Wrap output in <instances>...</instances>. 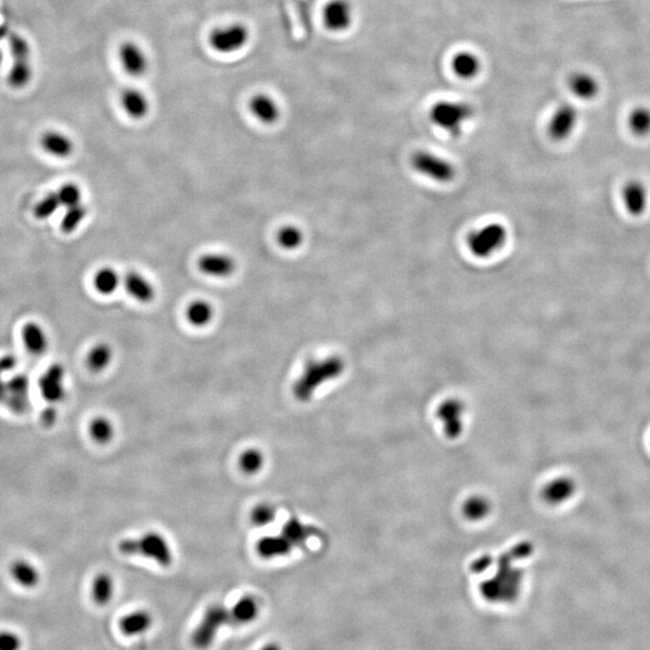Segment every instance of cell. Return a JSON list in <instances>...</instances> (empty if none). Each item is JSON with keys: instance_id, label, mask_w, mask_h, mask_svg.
<instances>
[{"instance_id": "cell-1", "label": "cell", "mask_w": 650, "mask_h": 650, "mask_svg": "<svg viewBox=\"0 0 650 650\" xmlns=\"http://www.w3.org/2000/svg\"><path fill=\"white\" fill-rule=\"evenodd\" d=\"M343 370L341 358L330 357L323 360L309 361L306 365L302 376L297 378L293 387L294 397L302 402L311 400L314 392L325 382L338 376Z\"/></svg>"}, {"instance_id": "cell-2", "label": "cell", "mask_w": 650, "mask_h": 650, "mask_svg": "<svg viewBox=\"0 0 650 650\" xmlns=\"http://www.w3.org/2000/svg\"><path fill=\"white\" fill-rule=\"evenodd\" d=\"M119 549L124 555H141L153 560L160 566H169L172 563L170 546L167 539L157 532H147L141 537L121 541Z\"/></svg>"}, {"instance_id": "cell-3", "label": "cell", "mask_w": 650, "mask_h": 650, "mask_svg": "<svg viewBox=\"0 0 650 650\" xmlns=\"http://www.w3.org/2000/svg\"><path fill=\"white\" fill-rule=\"evenodd\" d=\"M473 107L460 101H440L431 107L430 119L437 127L448 131L452 136H459L465 122L473 117Z\"/></svg>"}, {"instance_id": "cell-4", "label": "cell", "mask_w": 650, "mask_h": 650, "mask_svg": "<svg viewBox=\"0 0 650 650\" xmlns=\"http://www.w3.org/2000/svg\"><path fill=\"white\" fill-rule=\"evenodd\" d=\"M507 241V230L502 224L492 223L472 231L468 236V250L475 257L487 258L501 250Z\"/></svg>"}, {"instance_id": "cell-5", "label": "cell", "mask_w": 650, "mask_h": 650, "mask_svg": "<svg viewBox=\"0 0 650 650\" xmlns=\"http://www.w3.org/2000/svg\"><path fill=\"white\" fill-rule=\"evenodd\" d=\"M229 624V611L222 605H214L207 608L202 622L192 634V643L197 649L210 648L219 629Z\"/></svg>"}, {"instance_id": "cell-6", "label": "cell", "mask_w": 650, "mask_h": 650, "mask_svg": "<svg viewBox=\"0 0 650 650\" xmlns=\"http://www.w3.org/2000/svg\"><path fill=\"white\" fill-rule=\"evenodd\" d=\"M411 164L417 172L437 182H449L456 177V167L452 162L431 152H416L411 158Z\"/></svg>"}, {"instance_id": "cell-7", "label": "cell", "mask_w": 650, "mask_h": 650, "mask_svg": "<svg viewBox=\"0 0 650 650\" xmlns=\"http://www.w3.org/2000/svg\"><path fill=\"white\" fill-rule=\"evenodd\" d=\"M250 40V31L241 23L228 24L214 29L209 41L211 48L219 53H234L246 46Z\"/></svg>"}, {"instance_id": "cell-8", "label": "cell", "mask_w": 650, "mask_h": 650, "mask_svg": "<svg viewBox=\"0 0 650 650\" xmlns=\"http://www.w3.org/2000/svg\"><path fill=\"white\" fill-rule=\"evenodd\" d=\"M41 397L48 404L57 406L67 397L65 369L60 363H55L45 371L39 380Z\"/></svg>"}, {"instance_id": "cell-9", "label": "cell", "mask_w": 650, "mask_h": 650, "mask_svg": "<svg viewBox=\"0 0 650 650\" xmlns=\"http://www.w3.org/2000/svg\"><path fill=\"white\" fill-rule=\"evenodd\" d=\"M578 111L571 104L560 105L551 116L548 124V133L555 141H563L571 136L577 127Z\"/></svg>"}, {"instance_id": "cell-10", "label": "cell", "mask_w": 650, "mask_h": 650, "mask_svg": "<svg viewBox=\"0 0 650 650\" xmlns=\"http://www.w3.org/2000/svg\"><path fill=\"white\" fill-rule=\"evenodd\" d=\"M622 198L627 214L634 217H641L646 214L649 205V193L644 183L639 180H631L625 183L622 187Z\"/></svg>"}, {"instance_id": "cell-11", "label": "cell", "mask_w": 650, "mask_h": 650, "mask_svg": "<svg viewBox=\"0 0 650 650\" xmlns=\"http://www.w3.org/2000/svg\"><path fill=\"white\" fill-rule=\"evenodd\" d=\"M353 20V10L348 0H331L325 5L323 21L331 32H343Z\"/></svg>"}, {"instance_id": "cell-12", "label": "cell", "mask_w": 650, "mask_h": 650, "mask_svg": "<svg viewBox=\"0 0 650 650\" xmlns=\"http://www.w3.org/2000/svg\"><path fill=\"white\" fill-rule=\"evenodd\" d=\"M12 412L23 414L29 407V378L20 373L6 381V400Z\"/></svg>"}, {"instance_id": "cell-13", "label": "cell", "mask_w": 650, "mask_h": 650, "mask_svg": "<svg viewBox=\"0 0 650 650\" xmlns=\"http://www.w3.org/2000/svg\"><path fill=\"white\" fill-rule=\"evenodd\" d=\"M198 268L202 274L211 277H228L234 274L236 262L228 254L209 253L199 258Z\"/></svg>"}, {"instance_id": "cell-14", "label": "cell", "mask_w": 650, "mask_h": 650, "mask_svg": "<svg viewBox=\"0 0 650 650\" xmlns=\"http://www.w3.org/2000/svg\"><path fill=\"white\" fill-rule=\"evenodd\" d=\"M119 60L124 70L131 76H143L148 69V58L139 45L124 43L119 48Z\"/></svg>"}, {"instance_id": "cell-15", "label": "cell", "mask_w": 650, "mask_h": 650, "mask_svg": "<svg viewBox=\"0 0 650 650\" xmlns=\"http://www.w3.org/2000/svg\"><path fill=\"white\" fill-rule=\"evenodd\" d=\"M293 544L282 535L264 536L259 539L255 551L263 559H275L290 554L293 551Z\"/></svg>"}, {"instance_id": "cell-16", "label": "cell", "mask_w": 650, "mask_h": 650, "mask_svg": "<svg viewBox=\"0 0 650 650\" xmlns=\"http://www.w3.org/2000/svg\"><path fill=\"white\" fill-rule=\"evenodd\" d=\"M250 110L255 119L262 123L272 124L280 119V107L274 98L259 93L250 100Z\"/></svg>"}, {"instance_id": "cell-17", "label": "cell", "mask_w": 650, "mask_h": 650, "mask_svg": "<svg viewBox=\"0 0 650 650\" xmlns=\"http://www.w3.org/2000/svg\"><path fill=\"white\" fill-rule=\"evenodd\" d=\"M124 287L129 295L134 297L136 302L148 304L155 299V287L152 286L151 282L148 281L145 276L136 271L128 272L127 276L124 278Z\"/></svg>"}, {"instance_id": "cell-18", "label": "cell", "mask_w": 650, "mask_h": 650, "mask_svg": "<svg viewBox=\"0 0 650 650\" xmlns=\"http://www.w3.org/2000/svg\"><path fill=\"white\" fill-rule=\"evenodd\" d=\"M22 340L24 347L33 356H43L48 348V335L41 325L35 321L24 324L22 329Z\"/></svg>"}, {"instance_id": "cell-19", "label": "cell", "mask_w": 650, "mask_h": 650, "mask_svg": "<svg viewBox=\"0 0 650 650\" xmlns=\"http://www.w3.org/2000/svg\"><path fill=\"white\" fill-rule=\"evenodd\" d=\"M41 146L48 153L58 158H67L74 151L72 139L60 131H46L41 138Z\"/></svg>"}, {"instance_id": "cell-20", "label": "cell", "mask_w": 650, "mask_h": 650, "mask_svg": "<svg viewBox=\"0 0 650 650\" xmlns=\"http://www.w3.org/2000/svg\"><path fill=\"white\" fill-rule=\"evenodd\" d=\"M121 104L124 111L131 119H141L150 111V101L143 92L138 89H126L121 96Z\"/></svg>"}, {"instance_id": "cell-21", "label": "cell", "mask_w": 650, "mask_h": 650, "mask_svg": "<svg viewBox=\"0 0 650 650\" xmlns=\"http://www.w3.org/2000/svg\"><path fill=\"white\" fill-rule=\"evenodd\" d=\"M259 607L257 600L253 596L246 595L229 611V624L233 625H246L255 620L258 617Z\"/></svg>"}, {"instance_id": "cell-22", "label": "cell", "mask_w": 650, "mask_h": 650, "mask_svg": "<svg viewBox=\"0 0 650 650\" xmlns=\"http://www.w3.org/2000/svg\"><path fill=\"white\" fill-rule=\"evenodd\" d=\"M568 87L579 99L590 100L599 94V82L587 72H575L568 79Z\"/></svg>"}, {"instance_id": "cell-23", "label": "cell", "mask_w": 650, "mask_h": 650, "mask_svg": "<svg viewBox=\"0 0 650 650\" xmlns=\"http://www.w3.org/2000/svg\"><path fill=\"white\" fill-rule=\"evenodd\" d=\"M12 578L24 589H34L40 583V572L28 560H16L10 568Z\"/></svg>"}, {"instance_id": "cell-24", "label": "cell", "mask_w": 650, "mask_h": 650, "mask_svg": "<svg viewBox=\"0 0 650 650\" xmlns=\"http://www.w3.org/2000/svg\"><path fill=\"white\" fill-rule=\"evenodd\" d=\"M151 625V615L146 611L131 612L119 620V630L128 637L145 634Z\"/></svg>"}, {"instance_id": "cell-25", "label": "cell", "mask_w": 650, "mask_h": 650, "mask_svg": "<svg viewBox=\"0 0 650 650\" xmlns=\"http://www.w3.org/2000/svg\"><path fill=\"white\" fill-rule=\"evenodd\" d=\"M91 593L92 599L98 606L110 603L115 593V583L111 575L106 572L98 573L92 582Z\"/></svg>"}, {"instance_id": "cell-26", "label": "cell", "mask_w": 650, "mask_h": 650, "mask_svg": "<svg viewBox=\"0 0 650 650\" xmlns=\"http://www.w3.org/2000/svg\"><path fill=\"white\" fill-rule=\"evenodd\" d=\"M314 529L302 523L297 518H290L282 527V535L285 536L293 547L304 546L314 536Z\"/></svg>"}, {"instance_id": "cell-27", "label": "cell", "mask_w": 650, "mask_h": 650, "mask_svg": "<svg viewBox=\"0 0 650 650\" xmlns=\"http://www.w3.org/2000/svg\"><path fill=\"white\" fill-rule=\"evenodd\" d=\"M452 69L460 79H473L480 72V62L471 52H460L453 58Z\"/></svg>"}, {"instance_id": "cell-28", "label": "cell", "mask_w": 650, "mask_h": 650, "mask_svg": "<svg viewBox=\"0 0 650 650\" xmlns=\"http://www.w3.org/2000/svg\"><path fill=\"white\" fill-rule=\"evenodd\" d=\"M114 352L110 345L105 342H99L88 352L87 368L89 371L94 373H103L104 370L111 364Z\"/></svg>"}, {"instance_id": "cell-29", "label": "cell", "mask_w": 650, "mask_h": 650, "mask_svg": "<svg viewBox=\"0 0 650 650\" xmlns=\"http://www.w3.org/2000/svg\"><path fill=\"white\" fill-rule=\"evenodd\" d=\"M89 436L98 444H107L115 436V426L107 417H94L88 426Z\"/></svg>"}, {"instance_id": "cell-30", "label": "cell", "mask_w": 650, "mask_h": 650, "mask_svg": "<svg viewBox=\"0 0 650 650\" xmlns=\"http://www.w3.org/2000/svg\"><path fill=\"white\" fill-rule=\"evenodd\" d=\"M187 319L194 326H205L214 318V307L205 300L192 302L186 311Z\"/></svg>"}, {"instance_id": "cell-31", "label": "cell", "mask_w": 650, "mask_h": 650, "mask_svg": "<svg viewBox=\"0 0 650 650\" xmlns=\"http://www.w3.org/2000/svg\"><path fill=\"white\" fill-rule=\"evenodd\" d=\"M121 283L119 275L112 268H101L97 271L93 277V285L97 292L103 295H111L115 293Z\"/></svg>"}, {"instance_id": "cell-32", "label": "cell", "mask_w": 650, "mask_h": 650, "mask_svg": "<svg viewBox=\"0 0 650 650\" xmlns=\"http://www.w3.org/2000/svg\"><path fill=\"white\" fill-rule=\"evenodd\" d=\"M238 466L246 475H255L264 466V456L259 449H246L238 458Z\"/></svg>"}, {"instance_id": "cell-33", "label": "cell", "mask_w": 650, "mask_h": 650, "mask_svg": "<svg viewBox=\"0 0 650 650\" xmlns=\"http://www.w3.org/2000/svg\"><path fill=\"white\" fill-rule=\"evenodd\" d=\"M629 127L637 136L650 134V110L646 107H637L629 117Z\"/></svg>"}, {"instance_id": "cell-34", "label": "cell", "mask_w": 650, "mask_h": 650, "mask_svg": "<svg viewBox=\"0 0 650 650\" xmlns=\"http://www.w3.org/2000/svg\"><path fill=\"white\" fill-rule=\"evenodd\" d=\"M302 241H304V234L297 226H282L281 229L278 230V245L285 250H297V247L302 246Z\"/></svg>"}, {"instance_id": "cell-35", "label": "cell", "mask_w": 650, "mask_h": 650, "mask_svg": "<svg viewBox=\"0 0 650 650\" xmlns=\"http://www.w3.org/2000/svg\"><path fill=\"white\" fill-rule=\"evenodd\" d=\"M32 79V67L29 60H15L12 70L9 74V82L12 87L22 88Z\"/></svg>"}, {"instance_id": "cell-36", "label": "cell", "mask_w": 650, "mask_h": 650, "mask_svg": "<svg viewBox=\"0 0 650 650\" xmlns=\"http://www.w3.org/2000/svg\"><path fill=\"white\" fill-rule=\"evenodd\" d=\"M86 214H87V210L81 204L76 205V206L67 207V211L64 214L62 223H60V228H62L65 234H70L84 221Z\"/></svg>"}, {"instance_id": "cell-37", "label": "cell", "mask_w": 650, "mask_h": 650, "mask_svg": "<svg viewBox=\"0 0 650 650\" xmlns=\"http://www.w3.org/2000/svg\"><path fill=\"white\" fill-rule=\"evenodd\" d=\"M60 206V199L57 197V193H50L44 199H41L36 204L34 209V216L38 219H48L55 214L58 207Z\"/></svg>"}, {"instance_id": "cell-38", "label": "cell", "mask_w": 650, "mask_h": 650, "mask_svg": "<svg viewBox=\"0 0 650 650\" xmlns=\"http://www.w3.org/2000/svg\"><path fill=\"white\" fill-rule=\"evenodd\" d=\"M57 197L60 199V205H63L65 207H72L81 204L82 192L75 183H67V184L60 187V191L57 193Z\"/></svg>"}, {"instance_id": "cell-39", "label": "cell", "mask_w": 650, "mask_h": 650, "mask_svg": "<svg viewBox=\"0 0 650 650\" xmlns=\"http://www.w3.org/2000/svg\"><path fill=\"white\" fill-rule=\"evenodd\" d=\"M276 518V509L269 504H260L250 512V520L257 527H266Z\"/></svg>"}, {"instance_id": "cell-40", "label": "cell", "mask_w": 650, "mask_h": 650, "mask_svg": "<svg viewBox=\"0 0 650 650\" xmlns=\"http://www.w3.org/2000/svg\"><path fill=\"white\" fill-rule=\"evenodd\" d=\"M22 639L13 631L0 630V650H21Z\"/></svg>"}, {"instance_id": "cell-41", "label": "cell", "mask_w": 650, "mask_h": 650, "mask_svg": "<svg viewBox=\"0 0 650 650\" xmlns=\"http://www.w3.org/2000/svg\"><path fill=\"white\" fill-rule=\"evenodd\" d=\"M57 419H58V411H57L56 406L48 404V407L41 413V423L46 428H52L53 425L56 424Z\"/></svg>"}, {"instance_id": "cell-42", "label": "cell", "mask_w": 650, "mask_h": 650, "mask_svg": "<svg viewBox=\"0 0 650 650\" xmlns=\"http://www.w3.org/2000/svg\"><path fill=\"white\" fill-rule=\"evenodd\" d=\"M17 359L12 354H6L0 358V370L3 373H10L16 368Z\"/></svg>"}, {"instance_id": "cell-43", "label": "cell", "mask_w": 650, "mask_h": 650, "mask_svg": "<svg viewBox=\"0 0 650 650\" xmlns=\"http://www.w3.org/2000/svg\"><path fill=\"white\" fill-rule=\"evenodd\" d=\"M4 373L0 370V404H3L6 400V381L3 380Z\"/></svg>"}, {"instance_id": "cell-44", "label": "cell", "mask_w": 650, "mask_h": 650, "mask_svg": "<svg viewBox=\"0 0 650 650\" xmlns=\"http://www.w3.org/2000/svg\"><path fill=\"white\" fill-rule=\"evenodd\" d=\"M260 650H281V646L277 643H268Z\"/></svg>"}, {"instance_id": "cell-45", "label": "cell", "mask_w": 650, "mask_h": 650, "mask_svg": "<svg viewBox=\"0 0 650 650\" xmlns=\"http://www.w3.org/2000/svg\"><path fill=\"white\" fill-rule=\"evenodd\" d=\"M0 62H1V52H0Z\"/></svg>"}]
</instances>
